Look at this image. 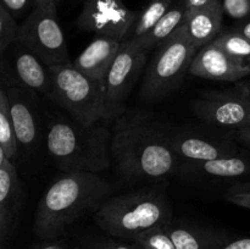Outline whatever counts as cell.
<instances>
[{"mask_svg":"<svg viewBox=\"0 0 250 249\" xmlns=\"http://www.w3.org/2000/svg\"><path fill=\"white\" fill-rule=\"evenodd\" d=\"M111 156L117 176L128 185L177 175L182 167L173 127L141 110H126L112 122Z\"/></svg>","mask_w":250,"mask_h":249,"instance_id":"cell-1","label":"cell"},{"mask_svg":"<svg viewBox=\"0 0 250 249\" xmlns=\"http://www.w3.org/2000/svg\"><path fill=\"white\" fill-rule=\"evenodd\" d=\"M112 186L98 173L65 172L56 178L39 202L34 233L43 241L59 239L70 225L88 211H97Z\"/></svg>","mask_w":250,"mask_h":249,"instance_id":"cell-2","label":"cell"},{"mask_svg":"<svg viewBox=\"0 0 250 249\" xmlns=\"http://www.w3.org/2000/svg\"><path fill=\"white\" fill-rule=\"evenodd\" d=\"M110 122L84 124L73 117L54 116L46 131V149L62 172L100 173L112 160Z\"/></svg>","mask_w":250,"mask_h":249,"instance_id":"cell-3","label":"cell"},{"mask_svg":"<svg viewBox=\"0 0 250 249\" xmlns=\"http://www.w3.org/2000/svg\"><path fill=\"white\" fill-rule=\"evenodd\" d=\"M172 209L164 188H143L107 198L94 211V221L116 238L132 241L143 232L167 225Z\"/></svg>","mask_w":250,"mask_h":249,"instance_id":"cell-4","label":"cell"},{"mask_svg":"<svg viewBox=\"0 0 250 249\" xmlns=\"http://www.w3.org/2000/svg\"><path fill=\"white\" fill-rule=\"evenodd\" d=\"M197 51L181 24L172 36L158 46L151 58L142 83V100L160 102L175 92L189 71Z\"/></svg>","mask_w":250,"mask_h":249,"instance_id":"cell-5","label":"cell"},{"mask_svg":"<svg viewBox=\"0 0 250 249\" xmlns=\"http://www.w3.org/2000/svg\"><path fill=\"white\" fill-rule=\"evenodd\" d=\"M49 71L51 76L49 99L78 122L84 124L107 122L104 85L78 71L72 61L49 67Z\"/></svg>","mask_w":250,"mask_h":249,"instance_id":"cell-6","label":"cell"},{"mask_svg":"<svg viewBox=\"0 0 250 249\" xmlns=\"http://www.w3.org/2000/svg\"><path fill=\"white\" fill-rule=\"evenodd\" d=\"M16 39L48 67L71 62L65 33L58 19V9L36 5L19 26Z\"/></svg>","mask_w":250,"mask_h":249,"instance_id":"cell-7","label":"cell"},{"mask_svg":"<svg viewBox=\"0 0 250 249\" xmlns=\"http://www.w3.org/2000/svg\"><path fill=\"white\" fill-rule=\"evenodd\" d=\"M148 53L131 39L122 42L104 82L106 119L110 124L126 111L125 103L146 66Z\"/></svg>","mask_w":250,"mask_h":249,"instance_id":"cell-8","label":"cell"},{"mask_svg":"<svg viewBox=\"0 0 250 249\" xmlns=\"http://www.w3.org/2000/svg\"><path fill=\"white\" fill-rule=\"evenodd\" d=\"M139 11L128 9L122 0H85L77 20L82 31L95 36L126 41Z\"/></svg>","mask_w":250,"mask_h":249,"instance_id":"cell-9","label":"cell"},{"mask_svg":"<svg viewBox=\"0 0 250 249\" xmlns=\"http://www.w3.org/2000/svg\"><path fill=\"white\" fill-rule=\"evenodd\" d=\"M198 119L212 127L238 131L250 126V106L234 90L204 93L192 102Z\"/></svg>","mask_w":250,"mask_h":249,"instance_id":"cell-10","label":"cell"},{"mask_svg":"<svg viewBox=\"0 0 250 249\" xmlns=\"http://www.w3.org/2000/svg\"><path fill=\"white\" fill-rule=\"evenodd\" d=\"M173 146L182 166L241 153L232 139L222 137L212 138L208 134L186 128H173Z\"/></svg>","mask_w":250,"mask_h":249,"instance_id":"cell-11","label":"cell"},{"mask_svg":"<svg viewBox=\"0 0 250 249\" xmlns=\"http://www.w3.org/2000/svg\"><path fill=\"white\" fill-rule=\"evenodd\" d=\"M188 73L204 80L239 82L249 77L250 66L237 61L215 42H211L197 51Z\"/></svg>","mask_w":250,"mask_h":249,"instance_id":"cell-12","label":"cell"},{"mask_svg":"<svg viewBox=\"0 0 250 249\" xmlns=\"http://www.w3.org/2000/svg\"><path fill=\"white\" fill-rule=\"evenodd\" d=\"M6 90L9 109L17 144L33 150L39 138V116L36 92L23 87H9Z\"/></svg>","mask_w":250,"mask_h":249,"instance_id":"cell-13","label":"cell"},{"mask_svg":"<svg viewBox=\"0 0 250 249\" xmlns=\"http://www.w3.org/2000/svg\"><path fill=\"white\" fill-rule=\"evenodd\" d=\"M12 68L17 83L11 87H23L49 98L51 93V76L49 67L21 42H14Z\"/></svg>","mask_w":250,"mask_h":249,"instance_id":"cell-14","label":"cell"},{"mask_svg":"<svg viewBox=\"0 0 250 249\" xmlns=\"http://www.w3.org/2000/svg\"><path fill=\"white\" fill-rule=\"evenodd\" d=\"M121 41L95 36L84 50L72 61L73 66L87 77L104 85L105 77L121 48Z\"/></svg>","mask_w":250,"mask_h":249,"instance_id":"cell-15","label":"cell"},{"mask_svg":"<svg viewBox=\"0 0 250 249\" xmlns=\"http://www.w3.org/2000/svg\"><path fill=\"white\" fill-rule=\"evenodd\" d=\"M165 229L176 249H221L231 241L224 229L173 219L165 225Z\"/></svg>","mask_w":250,"mask_h":249,"instance_id":"cell-16","label":"cell"},{"mask_svg":"<svg viewBox=\"0 0 250 249\" xmlns=\"http://www.w3.org/2000/svg\"><path fill=\"white\" fill-rule=\"evenodd\" d=\"M224 15L222 1L216 2L208 9L186 15L182 27L187 38L198 50L214 42L224 31Z\"/></svg>","mask_w":250,"mask_h":249,"instance_id":"cell-17","label":"cell"},{"mask_svg":"<svg viewBox=\"0 0 250 249\" xmlns=\"http://www.w3.org/2000/svg\"><path fill=\"white\" fill-rule=\"evenodd\" d=\"M181 173L190 178H236L250 175V156L238 153L226 158L183 165Z\"/></svg>","mask_w":250,"mask_h":249,"instance_id":"cell-18","label":"cell"},{"mask_svg":"<svg viewBox=\"0 0 250 249\" xmlns=\"http://www.w3.org/2000/svg\"><path fill=\"white\" fill-rule=\"evenodd\" d=\"M186 7L183 1L181 4L171 6V9L164 15L160 21L150 29L146 34L138 39H131L136 42L141 48L149 51L154 48H158L160 44H163L166 39L175 33L176 29L185 22L186 20Z\"/></svg>","mask_w":250,"mask_h":249,"instance_id":"cell-19","label":"cell"},{"mask_svg":"<svg viewBox=\"0 0 250 249\" xmlns=\"http://www.w3.org/2000/svg\"><path fill=\"white\" fill-rule=\"evenodd\" d=\"M172 5L173 0H149L143 9L139 10L138 17L127 39H138L148 33Z\"/></svg>","mask_w":250,"mask_h":249,"instance_id":"cell-20","label":"cell"},{"mask_svg":"<svg viewBox=\"0 0 250 249\" xmlns=\"http://www.w3.org/2000/svg\"><path fill=\"white\" fill-rule=\"evenodd\" d=\"M20 181L11 160L6 159L0 166V205L14 214L19 205Z\"/></svg>","mask_w":250,"mask_h":249,"instance_id":"cell-21","label":"cell"},{"mask_svg":"<svg viewBox=\"0 0 250 249\" xmlns=\"http://www.w3.org/2000/svg\"><path fill=\"white\" fill-rule=\"evenodd\" d=\"M214 42L229 56L243 65L250 66V39L246 36L236 29L229 28L222 31Z\"/></svg>","mask_w":250,"mask_h":249,"instance_id":"cell-22","label":"cell"},{"mask_svg":"<svg viewBox=\"0 0 250 249\" xmlns=\"http://www.w3.org/2000/svg\"><path fill=\"white\" fill-rule=\"evenodd\" d=\"M0 145L2 146L5 155L9 160L15 158L19 144H17L14 124H12L11 115H10L6 90L2 88H0Z\"/></svg>","mask_w":250,"mask_h":249,"instance_id":"cell-23","label":"cell"},{"mask_svg":"<svg viewBox=\"0 0 250 249\" xmlns=\"http://www.w3.org/2000/svg\"><path fill=\"white\" fill-rule=\"evenodd\" d=\"M129 242L141 249H176L172 239L166 232L165 225L148 229Z\"/></svg>","mask_w":250,"mask_h":249,"instance_id":"cell-24","label":"cell"},{"mask_svg":"<svg viewBox=\"0 0 250 249\" xmlns=\"http://www.w3.org/2000/svg\"><path fill=\"white\" fill-rule=\"evenodd\" d=\"M17 31L16 20L0 4V55L16 41Z\"/></svg>","mask_w":250,"mask_h":249,"instance_id":"cell-25","label":"cell"},{"mask_svg":"<svg viewBox=\"0 0 250 249\" xmlns=\"http://www.w3.org/2000/svg\"><path fill=\"white\" fill-rule=\"evenodd\" d=\"M225 15L238 21L250 19V0H222Z\"/></svg>","mask_w":250,"mask_h":249,"instance_id":"cell-26","label":"cell"},{"mask_svg":"<svg viewBox=\"0 0 250 249\" xmlns=\"http://www.w3.org/2000/svg\"><path fill=\"white\" fill-rule=\"evenodd\" d=\"M0 4L16 20L24 15L28 16L36 7V0H0Z\"/></svg>","mask_w":250,"mask_h":249,"instance_id":"cell-27","label":"cell"},{"mask_svg":"<svg viewBox=\"0 0 250 249\" xmlns=\"http://www.w3.org/2000/svg\"><path fill=\"white\" fill-rule=\"evenodd\" d=\"M12 214L0 205V249H7L11 236Z\"/></svg>","mask_w":250,"mask_h":249,"instance_id":"cell-28","label":"cell"},{"mask_svg":"<svg viewBox=\"0 0 250 249\" xmlns=\"http://www.w3.org/2000/svg\"><path fill=\"white\" fill-rule=\"evenodd\" d=\"M225 198L231 204L241 208H246V209H250V189L241 187L231 188L226 193Z\"/></svg>","mask_w":250,"mask_h":249,"instance_id":"cell-29","label":"cell"},{"mask_svg":"<svg viewBox=\"0 0 250 249\" xmlns=\"http://www.w3.org/2000/svg\"><path fill=\"white\" fill-rule=\"evenodd\" d=\"M85 249H141L132 242L115 241V239H99L85 246Z\"/></svg>","mask_w":250,"mask_h":249,"instance_id":"cell-30","label":"cell"},{"mask_svg":"<svg viewBox=\"0 0 250 249\" xmlns=\"http://www.w3.org/2000/svg\"><path fill=\"white\" fill-rule=\"evenodd\" d=\"M219 1H221V0H183V4H185L186 12L192 14V12L208 9V7L212 6Z\"/></svg>","mask_w":250,"mask_h":249,"instance_id":"cell-31","label":"cell"},{"mask_svg":"<svg viewBox=\"0 0 250 249\" xmlns=\"http://www.w3.org/2000/svg\"><path fill=\"white\" fill-rule=\"evenodd\" d=\"M29 249H67V244L62 239H53V241H45L43 243L36 244Z\"/></svg>","mask_w":250,"mask_h":249,"instance_id":"cell-32","label":"cell"},{"mask_svg":"<svg viewBox=\"0 0 250 249\" xmlns=\"http://www.w3.org/2000/svg\"><path fill=\"white\" fill-rule=\"evenodd\" d=\"M233 90L238 93V94L248 103V105L250 106V78L249 80H242L239 81V82H237L236 88H234Z\"/></svg>","mask_w":250,"mask_h":249,"instance_id":"cell-33","label":"cell"},{"mask_svg":"<svg viewBox=\"0 0 250 249\" xmlns=\"http://www.w3.org/2000/svg\"><path fill=\"white\" fill-rule=\"evenodd\" d=\"M221 249H250V237L238 239H231Z\"/></svg>","mask_w":250,"mask_h":249,"instance_id":"cell-34","label":"cell"},{"mask_svg":"<svg viewBox=\"0 0 250 249\" xmlns=\"http://www.w3.org/2000/svg\"><path fill=\"white\" fill-rule=\"evenodd\" d=\"M234 138H236L237 142H239L244 146L250 149V126H247L234 132Z\"/></svg>","mask_w":250,"mask_h":249,"instance_id":"cell-35","label":"cell"},{"mask_svg":"<svg viewBox=\"0 0 250 249\" xmlns=\"http://www.w3.org/2000/svg\"><path fill=\"white\" fill-rule=\"evenodd\" d=\"M232 28L236 29L239 33H242L243 36H246L247 38L250 39V19L243 20V21H238Z\"/></svg>","mask_w":250,"mask_h":249,"instance_id":"cell-36","label":"cell"},{"mask_svg":"<svg viewBox=\"0 0 250 249\" xmlns=\"http://www.w3.org/2000/svg\"><path fill=\"white\" fill-rule=\"evenodd\" d=\"M59 2L60 0H36V5L44 7H53V9H58Z\"/></svg>","mask_w":250,"mask_h":249,"instance_id":"cell-37","label":"cell"},{"mask_svg":"<svg viewBox=\"0 0 250 249\" xmlns=\"http://www.w3.org/2000/svg\"><path fill=\"white\" fill-rule=\"evenodd\" d=\"M6 155H5V151L4 149H2V146L0 145V166L2 165V163H4L5 160H6Z\"/></svg>","mask_w":250,"mask_h":249,"instance_id":"cell-38","label":"cell"},{"mask_svg":"<svg viewBox=\"0 0 250 249\" xmlns=\"http://www.w3.org/2000/svg\"><path fill=\"white\" fill-rule=\"evenodd\" d=\"M71 249H85V247H73Z\"/></svg>","mask_w":250,"mask_h":249,"instance_id":"cell-39","label":"cell"},{"mask_svg":"<svg viewBox=\"0 0 250 249\" xmlns=\"http://www.w3.org/2000/svg\"><path fill=\"white\" fill-rule=\"evenodd\" d=\"M0 56H1V55H0Z\"/></svg>","mask_w":250,"mask_h":249,"instance_id":"cell-40","label":"cell"}]
</instances>
